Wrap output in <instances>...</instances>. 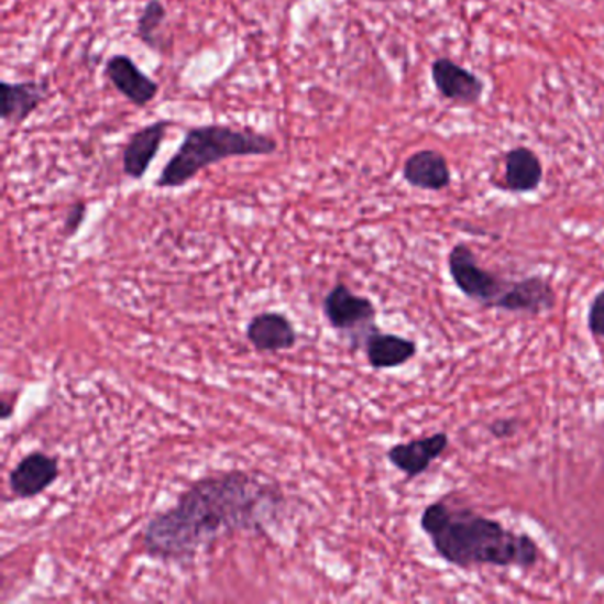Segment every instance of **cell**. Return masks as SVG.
<instances>
[{
  "label": "cell",
  "mask_w": 604,
  "mask_h": 604,
  "mask_svg": "<svg viewBox=\"0 0 604 604\" xmlns=\"http://www.w3.org/2000/svg\"><path fill=\"white\" fill-rule=\"evenodd\" d=\"M278 142L273 136L249 128L228 124H202L185 133L182 146L162 168L156 187L182 188L200 171L238 156H270L277 153Z\"/></svg>",
  "instance_id": "3957f363"
},
{
  "label": "cell",
  "mask_w": 604,
  "mask_h": 604,
  "mask_svg": "<svg viewBox=\"0 0 604 604\" xmlns=\"http://www.w3.org/2000/svg\"><path fill=\"white\" fill-rule=\"evenodd\" d=\"M171 127H173L171 121L160 119V121H153L132 133L123 150L124 176L135 179V182L146 176Z\"/></svg>",
  "instance_id": "9c48e42d"
},
{
  "label": "cell",
  "mask_w": 604,
  "mask_h": 604,
  "mask_svg": "<svg viewBox=\"0 0 604 604\" xmlns=\"http://www.w3.org/2000/svg\"><path fill=\"white\" fill-rule=\"evenodd\" d=\"M403 177L418 190L441 191L450 187L452 173L446 156L435 150L417 151L403 167Z\"/></svg>",
  "instance_id": "9a60e30c"
},
{
  "label": "cell",
  "mask_w": 604,
  "mask_h": 604,
  "mask_svg": "<svg viewBox=\"0 0 604 604\" xmlns=\"http://www.w3.org/2000/svg\"><path fill=\"white\" fill-rule=\"evenodd\" d=\"M586 327L591 330L592 336L600 337L604 341V289L595 295L591 307H589Z\"/></svg>",
  "instance_id": "ac0fdd59"
},
{
  "label": "cell",
  "mask_w": 604,
  "mask_h": 604,
  "mask_svg": "<svg viewBox=\"0 0 604 604\" xmlns=\"http://www.w3.org/2000/svg\"><path fill=\"white\" fill-rule=\"evenodd\" d=\"M373 2H385V0H373Z\"/></svg>",
  "instance_id": "7402d4cb"
},
{
  "label": "cell",
  "mask_w": 604,
  "mask_h": 604,
  "mask_svg": "<svg viewBox=\"0 0 604 604\" xmlns=\"http://www.w3.org/2000/svg\"><path fill=\"white\" fill-rule=\"evenodd\" d=\"M504 162L505 174L502 188L514 194H530L541 187L545 168L534 151L523 146L514 147L505 155Z\"/></svg>",
  "instance_id": "2e32d148"
},
{
  "label": "cell",
  "mask_w": 604,
  "mask_h": 604,
  "mask_svg": "<svg viewBox=\"0 0 604 604\" xmlns=\"http://www.w3.org/2000/svg\"><path fill=\"white\" fill-rule=\"evenodd\" d=\"M518 431V422L516 418H498L495 422H491L490 432L496 440H504V438H510Z\"/></svg>",
  "instance_id": "ffe728a7"
},
{
  "label": "cell",
  "mask_w": 604,
  "mask_h": 604,
  "mask_svg": "<svg viewBox=\"0 0 604 604\" xmlns=\"http://www.w3.org/2000/svg\"><path fill=\"white\" fill-rule=\"evenodd\" d=\"M105 75L116 91L139 109L147 107L158 95V83L147 77L130 55H112L105 64Z\"/></svg>",
  "instance_id": "8992f818"
},
{
  "label": "cell",
  "mask_w": 604,
  "mask_h": 604,
  "mask_svg": "<svg viewBox=\"0 0 604 604\" xmlns=\"http://www.w3.org/2000/svg\"><path fill=\"white\" fill-rule=\"evenodd\" d=\"M2 121L22 124L42 107L48 96L46 80H23V83H2Z\"/></svg>",
  "instance_id": "4fadbf2b"
},
{
  "label": "cell",
  "mask_w": 604,
  "mask_h": 604,
  "mask_svg": "<svg viewBox=\"0 0 604 604\" xmlns=\"http://www.w3.org/2000/svg\"><path fill=\"white\" fill-rule=\"evenodd\" d=\"M431 78L446 100L464 107L479 103L486 87L477 75L447 57H440L431 64Z\"/></svg>",
  "instance_id": "52a82bcc"
},
{
  "label": "cell",
  "mask_w": 604,
  "mask_h": 604,
  "mask_svg": "<svg viewBox=\"0 0 604 604\" xmlns=\"http://www.w3.org/2000/svg\"><path fill=\"white\" fill-rule=\"evenodd\" d=\"M87 206L84 202H75L69 208L66 219H64V237L74 238L77 234L78 229L83 228L84 220H86Z\"/></svg>",
  "instance_id": "d6986e66"
},
{
  "label": "cell",
  "mask_w": 604,
  "mask_h": 604,
  "mask_svg": "<svg viewBox=\"0 0 604 604\" xmlns=\"http://www.w3.org/2000/svg\"><path fill=\"white\" fill-rule=\"evenodd\" d=\"M449 443V435L441 431L431 437L397 443L388 449L386 458L411 481L424 472H428L429 466L446 454Z\"/></svg>",
  "instance_id": "ba28073f"
},
{
  "label": "cell",
  "mask_w": 604,
  "mask_h": 604,
  "mask_svg": "<svg viewBox=\"0 0 604 604\" xmlns=\"http://www.w3.org/2000/svg\"><path fill=\"white\" fill-rule=\"evenodd\" d=\"M0 408H2V414H0L2 420H8V418H11V415H13L14 411V406L11 405V403H8V400H2Z\"/></svg>",
  "instance_id": "44dd1931"
},
{
  "label": "cell",
  "mask_w": 604,
  "mask_h": 604,
  "mask_svg": "<svg viewBox=\"0 0 604 604\" xmlns=\"http://www.w3.org/2000/svg\"><path fill=\"white\" fill-rule=\"evenodd\" d=\"M59 459L43 452L25 455L10 475V490L19 498L42 495L59 479Z\"/></svg>",
  "instance_id": "8fae6325"
},
{
  "label": "cell",
  "mask_w": 604,
  "mask_h": 604,
  "mask_svg": "<svg viewBox=\"0 0 604 604\" xmlns=\"http://www.w3.org/2000/svg\"><path fill=\"white\" fill-rule=\"evenodd\" d=\"M447 268L459 292L486 309H498L502 298L513 284V281H505L501 275L482 268L466 243H455L450 249Z\"/></svg>",
  "instance_id": "277c9868"
},
{
  "label": "cell",
  "mask_w": 604,
  "mask_h": 604,
  "mask_svg": "<svg viewBox=\"0 0 604 604\" xmlns=\"http://www.w3.org/2000/svg\"><path fill=\"white\" fill-rule=\"evenodd\" d=\"M362 344L365 345L369 365L376 371L403 367L418 353L417 342L396 333L382 332L377 327L365 336Z\"/></svg>",
  "instance_id": "5bb4252c"
},
{
  "label": "cell",
  "mask_w": 604,
  "mask_h": 604,
  "mask_svg": "<svg viewBox=\"0 0 604 604\" xmlns=\"http://www.w3.org/2000/svg\"><path fill=\"white\" fill-rule=\"evenodd\" d=\"M167 20V10L160 0H147L141 17L136 20V37L153 51L162 52L160 32Z\"/></svg>",
  "instance_id": "e0dca14e"
},
{
  "label": "cell",
  "mask_w": 604,
  "mask_h": 604,
  "mask_svg": "<svg viewBox=\"0 0 604 604\" xmlns=\"http://www.w3.org/2000/svg\"><path fill=\"white\" fill-rule=\"evenodd\" d=\"M281 490L252 473L206 477L185 491L173 509L147 523L142 545L151 557L173 562L196 559L223 534L264 531L281 509Z\"/></svg>",
  "instance_id": "6da1fadb"
},
{
  "label": "cell",
  "mask_w": 604,
  "mask_h": 604,
  "mask_svg": "<svg viewBox=\"0 0 604 604\" xmlns=\"http://www.w3.org/2000/svg\"><path fill=\"white\" fill-rule=\"evenodd\" d=\"M246 339L261 353L292 350L298 341L295 325L278 312L257 314L246 327Z\"/></svg>",
  "instance_id": "7c38bea8"
},
{
  "label": "cell",
  "mask_w": 604,
  "mask_h": 604,
  "mask_svg": "<svg viewBox=\"0 0 604 604\" xmlns=\"http://www.w3.org/2000/svg\"><path fill=\"white\" fill-rule=\"evenodd\" d=\"M420 528L441 559L454 568L491 565L527 571L539 560V546L527 534H516L472 509H452L446 501L432 502L424 509Z\"/></svg>",
  "instance_id": "7a4b0ae2"
},
{
  "label": "cell",
  "mask_w": 604,
  "mask_h": 604,
  "mask_svg": "<svg viewBox=\"0 0 604 604\" xmlns=\"http://www.w3.org/2000/svg\"><path fill=\"white\" fill-rule=\"evenodd\" d=\"M325 316L330 327L353 337V348H360L376 323V305L365 296L354 295L350 287L339 282L325 298Z\"/></svg>",
  "instance_id": "5b68a950"
},
{
  "label": "cell",
  "mask_w": 604,
  "mask_h": 604,
  "mask_svg": "<svg viewBox=\"0 0 604 604\" xmlns=\"http://www.w3.org/2000/svg\"><path fill=\"white\" fill-rule=\"evenodd\" d=\"M557 307V293L548 278L542 275L514 281L509 292L502 298L498 310L514 314H528V316H541L551 312Z\"/></svg>",
  "instance_id": "30bf717a"
}]
</instances>
